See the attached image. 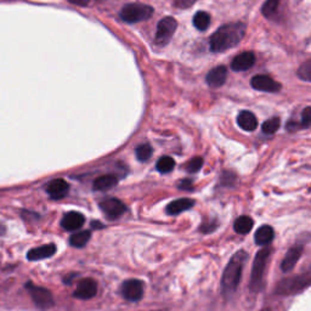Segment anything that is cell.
<instances>
[{"instance_id":"cell-25","label":"cell","mask_w":311,"mask_h":311,"mask_svg":"<svg viewBox=\"0 0 311 311\" xmlns=\"http://www.w3.org/2000/svg\"><path fill=\"white\" fill-rule=\"evenodd\" d=\"M210 24V18L204 11H200L194 18V26L198 30H206Z\"/></svg>"},{"instance_id":"cell-7","label":"cell","mask_w":311,"mask_h":311,"mask_svg":"<svg viewBox=\"0 0 311 311\" xmlns=\"http://www.w3.org/2000/svg\"><path fill=\"white\" fill-rule=\"evenodd\" d=\"M178 24L173 18H164L158 22L157 33H156V44L164 46L170 42L172 36L175 33Z\"/></svg>"},{"instance_id":"cell-16","label":"cell","mask_w":311,"mask_h":311,"mask_svg":"<svg viewBox=\"0 0 311 311\" xmlns=\"http://www.w3.org/2000/svg\"><path fill=\"white\" fill-rule=\"evenodd\" d=\"M68 188L70 186L66 180L54 179L52 182H50L49 185H48L46 191L52 200H61L66 196L67 192H68Z\"/></svg>"},{"instance_id":"cell-31","label":"cell","mask_w":311,"mask_h":311,"mask_svg":"<svg viewBox=\"0 0 311 311\" xmlns=\"http://www.w3.org/2000/svg\"><path fill=\"white\" fill-rule=\"evenodd\" d=\"M302 126H311V107H306L302 113Z\"/></svg>"},{"instance_id":"cell-1","label":"cell","mask_w":311,"mask_h":311,"mask_svg":"<svg viewBox=\"0 0 311 311\" xmlns=\"http://www.w3.org/2000/svg\"><path fill=\"white\" fill-rule=\"evenodd\" d=\"M246 33V24H230L220 27L219 30L210 36L209 46L213 52H222L228 49L236 46L242 40Z\"/></svg>"},{"instance_id":"cell-17","label":"cell","mask_w":311,"mask_h":311,"mask_svg":"<svg viewBox=\"0 0 311 311\" xmlns=\"http://www.w3.org/2000/svg\"><path fill=\"white\" fill-rule=\"evenodd\" d=\"M56 253V246L55 244H44L40 247L33 248L27 253V259L30 262H36V260H43L46 258H50Z\"/></svg>"},{"instance_id":"cell-29","label":"cell","mask_w":311,"mask_h":311,"mask_svg":"<svg viewBox=\"0 0 311 311\" xmlns=\"http://www.w3.org/2000/svg\"><path fill=\"white\" fill-rule=\"evenodd\" d=\"M298 76L302 80L311 82V60L304 62L302 64L300 68L298 70Z\"/></svg>"},{"instance_id":"cell-14","label":"cell","mask_w":311,"mask_h":311,"mask_svg":"<svg viewBox=\"0 0 311 311\" xmlns=\"http://www.w3.org/2000/svg\"><path fill=\"white\" fill-rule=\"evenodd\" d=\"M254 64H256V56H254L253 52H242L234 58L231 68L234 70H238V72H243V70L252 68Z\"/></svg>"},{"instance_id":"cell-34","label":"cell","mask_w":311,"mask_h":311,"mask_svg":"<svg viewBox=\"0 0 311 311\" xmlns=\"http://www.w3.org/2000/svg\"><path fill=\"white\" fill-rule=\"evenodd\" d=\"M179 188L180 190H186V191L192 190V188H194V184H192V180H190V179L182 180V182L179 184Z\"/></svg>"},{"instance_id":"cell-3","label":"cell","mask_w":311,"mask_h":311,"mask_svg":"<svg viewBox=\"0 0 311 311\" xmlns=\"http://www.w3.org/2000/svg\"><path fill=\"white\" fill-rule=\"evenodd\" d=\"M309 286H311V275L309 274L287 277L277 284L276 293L278 296H294L306 290Z\"/></svg>"},{"instance_id":"cell-30","label":"cell","mask_w":311,"mask_h":311,"mask_svg":"<svg viewBox=\"0 0 311 311\" xmlns=\"http://www.w3.org/2000/svg\"><path fill=\"white\" fill-rule=\"evenodd\" d=\"M203 166V160L200 157H194L191 160H188V164L185 166L186 170L190 172V173H196L198 172Z\"/></svg>"},{"instance_id":"cell-28","label":"cell","mask_w":311,"mask_h":311,"mask_svg":"<svg viewBox=\"0 0 311 311\" xmlns=\"http://www.w3.org/2000/svg\"><path fill=\"white\" fill-rule=\"evenodd\" d=\"M280 124H281L280 118L274 117V118H271V120L265 122V123L262 124V129L265 134H274V132H276L277 130H278Z\"/></svg>"},{"instance_id":"cell-35","label":"cell","mask_w":311,"mask_h":311,"mask_svg":"<svg viewBox=\"0 0 311 311\" xmlns=\"http://www.w3.org/2000/svg\"><path fill=\"white\" fill-rule=\"evenodd\" d=\"M5 231H6L5 226L4 225H0V236H2V234H4Z\"/></svg>"},{"instance_id":"cell-24","label":"cell","mask_w":311,"mask_h":311,"mask_svg":"<svg viewBox=\"0 0 311 311\" xmlns=\"http://www.w3.org/2000/svg\"><path fill=\"white\" fill-rule=\"evenodd\" d=\"M174 166H175L174 160L172 157H169V156H163V157H160V160H158L157 164H156L157 170L162 174L170 173V172L174 169Z\"/></svg>"},{"instance_id":"cell-19","label":"cell","mask_w":311,"mask_h":311,"mask_svg":"<svg viewBox=\"0 0 311 311\" xmlns=\"http://www.w3.org/2000/svg\"><path fill=\"white\" fill-rule=\"evenodd\" d=\"M237 123H238L240 128L246 130V132H253L258 126V120L250 111L240 112L238 117H237Z\"/></svg>"},{"instance_id":"cell-5","label":"cell","mask_w":311,"mask_h":311,"mask_svg":"<svg viewBox=\"0 0 311 311\" xmlns=\"http://www.w3.org/2000/svg\"><path fill=\"white\" fill-rule=\"evenodd\" d=\"M154 15V9L145 4H128L122 8L120 18L126 24H136L146 21Z\"/></svg>"},{"instance_id":"cell-13","label":"cell","mask_w":311,"mask_h":311,"mask_svg":"<svg viewBox=\"0 0 311 311\" xmlns=\"http://www.w3.org/2000/svg\"><path fill=\"white\" fill-rule=\"evenodd\" d=\"M302 250H304L302 246H293V247L287 252L284 259L282 260L281 262V270L284 271V272H288V271L293 270V268L296 266V264L299 262V259H300Z\"/></svg>"},{"instance_id":"cell-36","label":"cell","mask_w":311,"mask_h":311,"mask_svg":"<svg viewBox=\"0 0 311 311\" xmlns=\"http://www.w3.org/2000/svg\"><path fill=\"white\" fill-rule=\"evenodd\" d=\"M154 311H163V310H154Z\"/></svg>"},{"instance_id":"cell-20","label":"cell","mask_w":311,"mask_h":311,"mask_svg":"<svg viewBox=\"0 0 311 311\" xmlns=\"http://www.w3.org/2000/svg\"><path fill=\"white\" fill-rule=\"evenodd\" d=\"M118 184V178L116 175L112 174H107L102 175V176L98 178V179L94 182V188L95 191H107L111 190L112 188H114L116 185Z\"/></svg>"},{"instance_id":"cell-15","label":"cell","mask_w":311,"mask_h":311,"mask_svg":"<svg viewBox=\"0 0 311 311\" xmlns=\"http://www.w3.org/2000/svg\"><path fill=\"white\" fill-rule=\"evenodd\" d=\"M84 222H86V218L83 214L78 213V212H70L62 219L61 226L67 231H74L80 228Z\"/></svg>"},{"instance_id":"cell-18","label":"cell","mask_w":311,"mask_h":311,"mask_svg":"<svg viewBox=\"0 0 311 311\" xmlns=\"http://www.w3.org/2000/svg\"><path fill=\"white\" fill-rule=\"evenodd\" d=\"M194 206V200L191 198L175 200L166 206V213L170 214V216H178V214L184 213V212L191 209Z\"/></svg>"},{"instance_id":"cell-22","label":"cell","mask_w":311,"mask_h":311,"mask_svg":"<svg viewBox=\"0 0 311 311\" xmlns=\"http://www.w3.org/2000/svg\"><path fill=\"white\" fill-rule=\"evenodd\" d=\"M253 225H254V222L250 216H242L236 219V222H234V228L237 234H246L250 232L252 228H253Z\"/></svg>"},{"instance_id":"cell-2","label":"cell","mask_w":311,"mask_h":311,"mask_svg":"<svg viewBox=\"0 0 311 311\" xmlns=\"http://www.w3.org/2000/svg\"><path fill=\"white\" fill-rule=\"evenodd\" d=\"M247 258L248 254L244 250H240L234 254L228 264L226 265L222 278V290L224 296H230L231 294L236 292L237 287L241 282L243 266H244Z\"/></svg>"},{"instance_id":"cell-6","label":"cell","mask_w":311,"mask_h":311,"mask_svg":"<svg viewBox=\"0 0 311 311\" xmlns=\"http://www.w3.org/2000/svg\"><path fill=\"white\" fill-rule=\"evenodd\" d=\"M26 288L30 292V296H32L33 302L36 305V308L40 310H46L50 309V308L54 305V298L52 294L50 293V290H48L46 288L44 287H38V286H34L33 284H27Z\"/></svg>"},{"instance_id":"cell-27","label":"cell","mask_w":311,"mask_h":311,"mask_svg":"<svg viewBox=\"0 0 311 311\" xmlns=\"http://www.w3.org/2000/svg\"><path fill=\"white\" fill-rule=\"evenodd\" d=\"M280 0H268L262 6V15L266 18H271L277 14V9H278Z\"/></svg>"},{"instance_id":"cell-23","label":"cell","mask_w":311,"mask_h":311,"mask_svg":"<svg viewBox=\"0 0 311 311\" xmlns=\"http://www.w3.org/2000/svg\"><path fill=\"white\" fill-rule=\"evenodd\" d=\"M90 236H92V232H90V231H79V232L70 236V246H73V247L76 248L84 247V246L89 242Z\"/></svg>"},{"instance_id":"cell-32","label":"cell","mask_w":311,"mask_h":311,"mask_svg":"<svg viewBox=\"0 0 311 311\" xmlns=\"http://www.w3.org/2000/svg\"><path fill=\"white\" fill-rule=\"evenodd\" d=\"M197 0H174L175 6L180 8V9H188V8L192 6Z\"/></svg>"},{"instance_id":"cell-9","label":"cell","mask_w":311,"mask_h":311,"mask_svg":"<svg viewBox=\"0 0 311 311\" xmlns=\"http://www.w3.org/2000/svg\"><path fill=\"white\" fill-rule=\"evenodd\" d=\"M122 294L129 302H138L144 296V284L138 280H128L122 286Z\"/></svg>"},{"instance_id":"cell-26","label":"cell","mask_w":311,"mask_h":311,"mask_svg":"<svg viewBox=\"0 0 311 311\" xmlns=\"http://www.w3.org/2000/svg\"><path fill=\"white\" fill-rule=\"evenodd\" d=\"M135 154H136V158L140 162H146L151 158L152 156V147L148 144H142V145H138L135 150Z\"/></svg>"},{"instance_id":"cell-4","label":"cell","mask_w":311,"mask_h":311,"mask_svg":"<svg viewBox=\"0 0 311 311\" xmlns=\"http://www.w3.org/2000/svg\"><path fill=\"white\" fill-rule=\"evenodd\" d=\"M270 253L271 250L268 247L262 248V250H259L258 253H256V259H254L253 262V268H252L250 281V290L252 292H258L260 288H262L265 266H266V262L268 256H270Z\"/></svg>"},{"instance_id":"cell-8","label":"cell","mask_w":311,"mask_h":311,"mask_svg":"<svg viewBox=\"0 0 311 311\" xmlns=\"http://www.w3.org/2000/svg\"><path fill=\"white\" fill-rule=\"evenodd\" d=\"M100 209L108 219L116 220L126 213V207L123 202L117 198H104L100 202Z\"/></svg>"},{"instance_id":"cell-10","label":"cell","mask_w":311,"mask_h":311,"mask_svg":"<svg viewBox=\"0 0 311 311\" xmlns=\"http://www.w3.org/2000/svg\"><path fill=\"white\" fill-rule=\"evenodd\" d=\"M250 84L256 90L265 92H280V89H281V84L277 83V82L274 80L271 77H268V76L262 74L256 76V77L252 78Z\"/></svg>"},{"instance_id":"cell-11","label":"cell","mask_w":311,"mask_h":311,"mask_svg":"<svg viewBox=\"0 0 311 311\" xmlns=\"http://www.w3.org/2000/svg\"><path fill=\"white\" fill-rule=\"evenodd\" d=\"M98 293V284L92 278H84L78 284L77 290H74L73 296L82 300L94 298Z\"/></svg>"},{"instance_id":"cell-33","label":"cell","mask_w":311,"mask_h":311,"mask_svg":"<svg viewBox=\"0 0 311 311\" xmlns=\"http://www.w3.org/2000/svg\"><path fill=\"white\" fill-rule=\"evenodd\" d=\"M216 222H204L202 226H200V231L204 234H208V232H212V231H214L216 228Z\"/></svg>"},{"instance_id":"cell-21","label":"cell","mask_w":311,"mask_h":311,"mask_svg":"<svg viewBox=\"0 0 311 311\" xmlns=\"http://www.w3.org/2000/svg\"><path fill=\"white\" fill-rule=\"evenodd\" d=\"M274 234L275 232H274V228L271 226L262 225L256 230L254 238H256V243L258 246H265L272 241Z\"/></svg>"},{"instance_id":"cell-12","label":"cell","mask_w":311,"mask_h":311,"mask_svg":"<svg viewBox=\"0 0 311 311\" xmlns=\"http://www.w3.org/2000/svg\"><path fill=\"white\" fill-rule=\"evenodd\" d=\"M226 78H228V70H226V67L218 66L214 67L212 70H209L207 78H206V82H207L209 86L216 89V88H220L222 86H224Z\"/></svg>"}]
</instances>
